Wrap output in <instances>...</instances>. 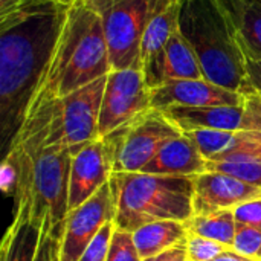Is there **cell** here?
Returning a JSON list of instances; mask_svg holds the SVG:
<instances>
[{"mask_svg": "<svg viewBox=\"0 0 261 261\" xmlns=\"http://www.w3.org/2000/svg\"><path fill=\"white\" fill-rule=\"evenodd\" d=\"M260 261H261V260H260Z\"/></svg>", "mask_w": 261, "mask_h": 261, "instance_id": "35", "label": "cell"}, {"mask_svg": "<svg viewBox=\"0 0 261 261\" xmlns=\"http://www.w3.org/2000/svg\"><path fill=\"white\" fill-rule=\"evenodd\" d=\"M72 0H31L0 15V139L6 154L50 69Z\"/></svg>", "mask_w": 261, "mask_h": 261, "instance_id": "2", "label": "cell"}, {"mask_svg": "<svg viewBox=\"0 0 261 261\" xmlns=\"http://www.w3.org/2000/svg\"><path fill=\"white\" fill-rule=\"evenodd\" d=\"M144 261H188V254H187V245L173 248L158 257L153 258H147Z\"/></svg>", "mask_w": 261, "mask_h": 261, "instance_id": "31", "label": "cell"}, {"mask_svg": "<svg viewBox=\"0 0 261 261\" xmlns=\"http://www.w3.org/2000/svg\"><path fill=\"white\" fill-rule=\"evenodd\" d=\"M115 231V222L107 223L101 232L95 237L92 245L87 248V251L83 254L80 261H106L107 260V252L110 246V240Z\"/></svg>", "mask_w": 261, "mask_h": 261, "instance_id": "28", "label": "cell"}, {"mask_svg": "<svg viewBox=\"0 0 261 261\" xmlns=\"http://www.w3.org/2000/svg\"><path fill=\"white\" fill-rule=\"evenodd\" d=\"M107 75L60 98V121L63 141L76 153L99 139V113Z\"/></svg>", "mask_w": 261, "mask_h": 261, "instance_id": "10", "label": "cell"}, {"mask_svg": "<svg viewBox=\"0 0 261 261\" xmlns=\"http://www.w3.org/2000/svg\"><path fill=\"white\" fill-rule=\"evenodd\" d=\"M206 161L226 156H258L261 158V132H220L193 130L185 132Z\"/></svg>", "mask_w": 261, "mask_h": 261, "instance_id": "17", "label": "cell"}, {"mask_svg": "<svg viewBox=\"0 0 261 261\" xmlns=\"http://www.w3.org/2000/svg\"><path fill=\"white\" fill-rule=\"evenodd\" d=\"M63 226L58 228H43L41 229V243L37 252L35 261H61V236Z\"/></svg>", "mask_w": 261, "mask_h": 261, "instance_id": "27", "label": "cell"}, {"mask_svg": "<svg viewBox=\"0 0 261 261\" xmlns=\"http://www.w3.org/2000/svg\"><path fill=\"white\" fill-rule=\"evenodd\" d=\"M232 23L246 58H261V0H217Z\"/></svg>", "mask_w": 261, "mask_h": 261, "instance_id": "18", "label": "cell"}, {"mask_svg": "<svg viewBox=\"0 0 261 261\" xmlns=\"http://www.w3.org/2000/svg\"><path fill=\"white\" fill-rule=\"evenodd\" d=\"M236 222L239 225H246L261 229V199L245 202L232 210Z\"/></svg>", "mask_w": 261, "mask_h": 261, "instance_id": "29", "label": "cell"}, {"mask_svg": "<svg viewBox=\"0 0 261 261\" xmlns=\"http://www.w3.org/2000/svg\"><path fill=\"white\" fill-rule=\"evenodd\" d=\"M232 251L261 260V229L237 223Z\"/></svg>", "mask_w": 261, "mask_h": 261, "instance_id": "26", "label": "cell"}, {"mask_svg": "<svg viewBox=\"0 0 261 261\" xmlns=\"http://www.w3.org/2000/svg\"><path fill=\"white\" fill-rule=\"evenodd\" d=\"M182 133L162 110L150 109L102 139L112 153L113 173H138L168 141Z\"/></svg>", "mask_w": 261, "mask_h": 261, "instance_id": "7", "label": "cell"}, {"mask_svg": "<svg viewBox=\"0 0 261 261\" xmlns=\"http://www.w3.org/2000/svg\"><path fill=\"white\" fill-rule=\"evenodd\" d=\"M41 243V228L37 226L24 211H14L2 246V261H35Z\"/></svg>", "mask_w": 261, "mask_h": 261, "instance_id": "20", "label": "cell"}, {"mask_svg": "<svg viewBox=\"0 0 261 261\" xmlns=\"http://www.w3.org/2000/svg\"><path fill=\"white\" fill-rule=\"evenodd\" d=\"M116 208L107 182L86 203L70 211L61 236V261H80L101 229L115 222Z\"/></svg>", "mask_w": 261, "mask_h": 261, "instance_id": "11", "label": "cell"}, {"mask_svg": "<svg viewBox=\"0 0 261 261\" xmlns=\"http://www.w3.org/2000/svg\"><path fill=\"white\" fill-rule=\"evenodd\" d=\"M132 234L142 260L158 257L173 248L187 245L188 239L185 222L177 220L150 223L136 229Z\"/></svg>", "mask_w": 261, "mask_h": 261, "instance_id": "21", "label": "cell"}, {"mask_svg": "<svg viewBox=\"0 0 261 261\" xmlns=\"http://www.w3.org/2000/svg\"><path fill=\"white\" fill-rule=\"evenodd\" d=\"M115 228L127 232L165 220L187 222L194 216V177L147 173H113Z\"/></svg>", "mask_w": 261, "mask_h": 261, "instance_id": "5", "label": "cell"}, {"mask_svg": "<svg viewBox=\"0 0 261 261\" xmlns=\"http://www.w3.org/2000/svg\"><path fill=\"white\" fill-rule=\"evenodd\" d=\"M206 159L199 151L196 142L182 133L168 141L161 151L141 170V173L156 176H199L206 173Z\"/></svg>", "mask_w": 261, "mask_h": 261, "instance_id": "16", "label": "cell"}, {"mask_svg": "<svg viewBox=\"0 0 261 261\" xmlns=\"http://www.w3.org/2000/svg\"><path fill=\"white\" fill-rule=\"evenodd\" d=\"M188 261H190V260H188Z\"/></svg>", "mask_w": 261, "mask_h": 261, "instance_id": "34", "label": "cell"}, {"mask_svg": "<svg viewBox=\"0 0 261 261\" xmlns=\"http://www.w3.org/2000/svg\"><path fill=\"white\" fill-rule=\"evenodd\" d=\"M113 159L102 138L83 147L72 161L69 182V213L86 203L112 177Z\"/></svg>", "mask_w": 261, "mask_h": 261, "instance_id": "12", "label": "cell"}, {"mask_svg": "<svg viewBox=\"0 0 261 261\" xmlns=\"http://www.w3.org/2000/svg\"><path fill=\"white\" fill-rule=\"evenodd\" d=\"M246 95L223 89L206 78L171 80L151 90V109L180 107H214L242 106Z\"/></svg>", "mask_w": 261, "mask_h": 261, "instance_id": "13", "label": "cell"}, {"mask_svg": "<svg viewBox=\"0 0 261 261\" xmlns=\"http://www.w3.org/2000/svg\"><path fill=\"white\" fill-rule=\"evenodd\" d=\"M214 261H260L258 258H252V257H246V255H242L232 249L223 252L222 255H219Z\"/></svg>", "mask_w": 261, "mask_h": 261, "instance_id": "32", "label": "cell"}, {"mask_svg": "<svg viewBox=\"0 0 261 261\" xmlns=\"http://www.w3.org/2000/svg\"><path fill=\"white\" fill-rule=\"evenodd\" d=\"M144 80L150 90L162 86L171 80H200L203 76V70L200 61L190 46V43L184 38L179 29L173 34L170 41L167 43L164 54L150 69L142 70Z\"/></svg>", "mask_w": 261, "mask_h": 261, "instance_id": "15", "label": "cell"}, {"mask_svg": "<svg viewBox=\"0 0 261 261\" xmlns=\"http://www.w3.org/2000/svg\"><path fill=\"white\" fill-rule=\"evenodd\" d=\"M254 199H261L260 187L249 185L232 176L216 171L194 176V216L232 211L236 206Z\"/></svg>", "mask_w": 261, "mask_h": 261, "instance_id": "14", "label": "cell"}, {"mask_svg": "<svg viewBox=\"0 0 261 261\" xmlns=\"http://www.w3.org/2000/svg\"><path fill=\"white\" fill-rule=\"evenodd\" d=\"M164 115L173 121L184 133L193 130L220 132H261V93L246 95L242 106L214 107H180L162 109Z\"/></svg>", "mask_w": 261, "mask_h": 261, "instance_id": "9", "label": "cell"}, {"mask_svg": "<svg viewBox=\"0 0 261 261\" xmlns=\"http://www.w3.org/2000/svg\"><path fill=\"white\" fill-rule=\"evenodd\" d=\"M231 248L219 242L203 239L199 236L188 234V239H187V254H188L190 261H214L219 255H222L223 252Z\"/></svg>", "mask_w": 261, "mask_h": 261, "instance_id": "25", "label": "cell"}, {"mask_svg": "<svg viewBox=\"0 0 261 261\" xmlns=\"http://www.w3.org/2000/svg\"><path fill=\"white\" fill-rule=\"evenodd\" d=\"M57 101L58 96L41 86L0 168V187L12 197L14 211H24L41 229L64 225L70 168L76 154L72 148L44 145Z\"/></svg>", "mask_w": 261, "mask_h": 261, "instance_id": "1", "label": "cell"}, {"mask_svg": "<svg viewBox=\"0 0 261 261\" xmlns=\"http://www.w3.org/2000/svg\"><path fill=\"white\" fill-rule=\"evenodd\" d=\"M151 109V90L141 69L112 70L102 95L99 138L107 136L128 121Z\"/></svg>", "mask_w": 261, "mask_h": 261, "instance_id": "8", "label": "cell"}, {"mask_svg": "<svg viewBox=\"0 0 261 261\" xmlns=\"http://www.w3.org/2000/svg\"><path fill=\"white\" fill-rule=\"evenodd\" d=\"M106 261H144L133 242L132 232L115 228Z\"/></svg>", "mask_w": 261, "mask_h": 261, "instance_id": "24", "label": "cell"}, {"mask_svg": "<svg viewBox=\"0 0 261 261\" xmlns=\"http://www.w3.org/2000/svg\"><path fill=\"white\" fill-rule=\"evenodd\" d=\"M206 171L223 173L261 188V158L258 156H226L208 161Z\"/></svg>", "mask_w": 261, "mask_h": 261, "instance_id": "23", "label": "cell"}, {"mask_svg": "<svg viewBox=\"0 0 261 261\" xmlns=\"http://www.w3.org/2000/svg\"><path fill=\"white\" fill-rule=\"evenodd\" d=\"M31 0H0V15L8 14L23 5H26Z\"/></svg>", "mask_w": 261, "mask_h": 261, "instance_id": "33", "label": "cell"}, {"mask_svg": "<svg viewBox=\"0 0 261 261\" xmlns=\"http://www.w3.org/2000/svg\"><path fill=\"white\" fill-rule=\"evenodd\" d=\"M180 0H161L158 11L151 17L141 43L142 70L150 69L164 54L173 34L179 29Z\"/></svg>", "mask_w": 261, "mask_h": 261, "instance_id": "19", "label": "cell"}, {"mask_svg": "<svg viewBox=\"0 0 261 261\" xmlns=\"http://www.w3.org/2000/svg\"><path fill=\"white\" fill-rule=\"evenodd\" d=\"M188 234L219 242L232 249L237 222L232 211H220L210 216H193L185 222Z\"/></svg>", "mask_w": 261, "mask_h": 261, "instance_id": "22", "label": "cell"}, {"mask_svg": "<svg viewBox=\"0 0 261 261\" xmlns=\"http://www.w3.org/2000/svg\"><path fill=\"white\" fill-rule=\"evenodd\" d=\"M101 17L112 70L141 69V43L161 0H86Z\"/></svg>", "mask_w": 261, "mask_h": 261, "instance_id": "6", "label": "cell"}, {"mask_svg": "<svg viewBox=\"0 0 261 261\" xmlns=\"http://www.w3.org/2000/svg\"><path fill=\"white\" fill-rule=\"evenodd\" d=\"M179 32L196 52L208 81L242 95L257 92L249 84L236 29L217 0H180Z\"/></svg>", "mask_w": 261, "mask_h": 261, "instance_id": "3", "label": "cell"}, {"mask_svg": "<svg viewBox=\"0 0 261 261\" xmlns=\"http://www.w3.org/2000/svg\"><path fill=\"white\" fill-rule=\"evenodd\" d=\"M112 72L99 14L86 0H72L43 86L58 98Z\"/></svg>", "mask_w": 261, "mask_h": 261, "instance_id": "4", "label": "cell"}, {"mask_svg": "<svg viewBox=\"0 0 261 261\" xmlns=\"http://www.w3.org/2000/svg\"><path fill=\"white\" fill-rule=\"evenodd\" d=\"M246 73L252 89L261 93V58H246Z\"/></svg>", "mask_w": 261, "mask_h": 261, "instance_id": "30", "label": "cell"}]
</instances>
